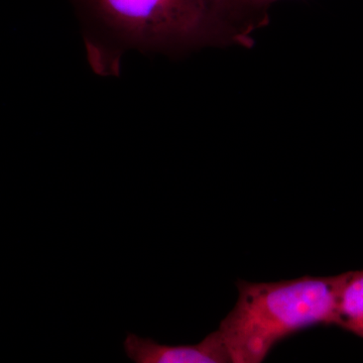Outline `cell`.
<instances>
[{
  "label": "cell",
  "instance_id": "5",
  "mask_svg": "<svg viewBox=\"0 0 363 363\" xmlns=\"http://www.w3.org/2000/svg\"><path fill=\"white\" fill-rule=\"evenodd\" d=\"M85 47L91 68L97 75L104 77L119 75L121 56L118 52L91 37L85 38Z\"/></svg>",
  "mask_w": 363,
  "mask_h": 363
},
{
  "label": "cell",
  "instance_id": "3",
  "mask_svg": "<svg viewBox=\"0 0 363 363\" xmlns=\"http://www.w3.org/2000/svg\"><path fill=\"white\" fill-rule=\"evenodd\" d=\"M126 355L136 363H228V352L218 330L193 345H164L150 338L128 334L123 342Z\"/></svg>",
  "mask_w": 363,
  "mask_h": 363
},
{
  "label": "cell",
  "instance_id": "1",
  "mask_svg": "<svg viewBox=\"0 0 363 363\" xmlns=\"http://www.w3.org/2000/svg\"><path fill=\"white\" fill-rule=\"evenodd\" d=\"M346 272L277 283L238 279V300L219 328L234 363H259L279 341L318 325L335 323Z\"/></svg>",
  "mask_w": 363,
  "mask_h": 363
},
{
  "label": "cell",
  "instance_id": "2",
  "mask_svg": "<svg viewBox=\"0 0 363 363\" xmlns=\"http://www.w3.org/2000/svg\"><path fill=\"white\" fill-rule=\"evenodd\" d=\"M121 42L166 52L247 47L255 32L227 0H76Z\"/></svg>",
  "mask_w": 363,
  "mask_h": 363
},
{
  "label": "cell",
  "instance_id": "6",
  "mask_svg": "<svg viewBox=\"0 0 363 363\" xmlns=\"http://www.w3.org/2000/svg\"><path fill=\"white\" fill-rule=\"evenodd\" d=\"M235 16L247 25L257 30L266 23L267 11L281 0H227Z\"/></svg>",
  "mask_w": 363,
  "mask_h": 363
},
{
  "label": "cell",
  "instance_id": "4",
  "mask_svg": "<svg viewBox=\"0 0 363 363\" xmlns=\"http://www.w3.org/2000/svg\"><path fill=\"white\" fill-rule=\"evenodd\" d=\"M334 325L363 339V271L346 272Z\"/></svg>",
  "mask_w": 363,
  "mask_h": 363
}]
</instances>
